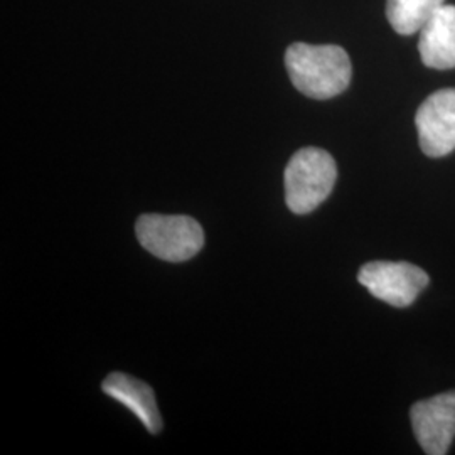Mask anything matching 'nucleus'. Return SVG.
Wrapping results in <instances>:
<instances>
[{
	"label": "nucleus",
	"instance_id": "f257e3e1",
	"mask_svg": "<svg viewBox=\"0 0 455 455\" xmlns=\"http://www.w3.org/2000/svg\"><path fill=\"white\" fill-rule=\"evenodd\" d=\"M285 66L293 86L314 100L341 95L353 76L347 52L334 44L312 46L295 43L287 49Z\"/></svg>",
	"mask_w": 455,
	"mask_h": 455
},
{
	"label": "nucleus",
	"instance_id": "f03ea898",
	"mask_svg": "<svg viewBox=\"0 0 455 455\" xmlns=\"http://www.w3.org/2000/svg\"><path fill=\"white\" fill-rule=\"evenodd\" d=\"M338 167L329 152L306 147L293 154L285 169V201L295 214H309L331 195Z\"/></svg>",
	"mask_w": 455,
	"mask_h": 455
},
{
	"label": "nucleus",
	"instance_id": "7ed1b4c3",
	"mask_svg": "<svg viewBox=\"0 0 455 455\" xmlns=\"http://www.w3.org/2000/svg\"><path fill=\"white\" fill-rule=\"evenodd\" d=\"M135 233L147 251L174 263L193 259L204 244L203 228L189 216L144 214L137 220Z\"/></svg>",
	"mask_w": 455,
	"mask_h": 455
},
{
	"label": "nucleus",
	"instance_id": "20e7f679",
	"mask_svg": "<svg viewBox=\"0 0 455 455\" xmlns=\"http://www.w3.org/2000/svg\"><path fill=\"white\" fill-rule=\"evenodd\" d=\"M359 283L393 307L411 306L428 285V275L407 261H371L361 267Z\"/></svg>",
	"mask_w": 455,
	"mask_h": 455
},
{
	"label": "nucleus",
	"instance_id": "39448f33",
	"mask_svg": "<svg viewBox=\"0 0 455 455\" xmlns=\"http://www.w3.org/2000/svg\"><path fill=\"white\" fill-rule=\"evenodd\" d=\"M410 420L425 454H447L455 439V390L415 403Z\"/></svg>",
	"mask_w": 455,
	"mask_h": 455
},
{
	"label": "nucleus",
	"instance_id": "423d86ee",
	"mask_svg": "<svg viewBox=\"0 0 455 455\" xmlns=\"http://www.w3.org/2000/svg\"><path fill=\"white\" fill-rule=\"evenodd\" d=\"M415 125L423 154L443 157L455 150V88L435 92L420 105Z\"/></svg>",
	"mask_w": 455,
	"mask_h": 455
},
{
	"label": "nucleus",
	"instance_id": "0eeeda50",
	"mask_svg": "<svg viewBox=\"0 0 455 455\" xmlns=\"http://www.w3.org/2000/svg\"><path fill=\"white\" fill-rule=\"evenodd\" d=\"M422 63L434 69L455 68V5L443 4L420 31Z\"/></svg>",
	"mask_w": 455,
	"mask_h": 455
},
{
	"label": "nucleus",
	"instance_id": "6e6552de",
	"mask_svg": "<svg viewBox=\"0 0 455 455\" xmlns=\"http://www.w3.org/2000/svg\"><path fill=\"white\" fill-rule=\"evenodd\" d=\"M101 388L110 398L135 413L150 434L156 435L161 432L163 419L156 403V395L147 383L129 374L112 373L105 378Z\"/></svg>",
	"mask_w": 455,
	"mask_h": 455
},
{
	"label": "nucleus",
	"instance_id": "1a4fd4ad",
	"mask_svg": "<svg viewBox=\"0 0 455 455\" xmlns=\"http://www.w3.org/2000/svg\"><path fill=\"white\" fill-rule=\"evenodd\" d=\"M442 5L443 0H388L387 17L396 33L410 36L422 31L427 20Z\"/></svg>",
	"mask_w": 455,
	"mask_h": 455
}]
</instances>
